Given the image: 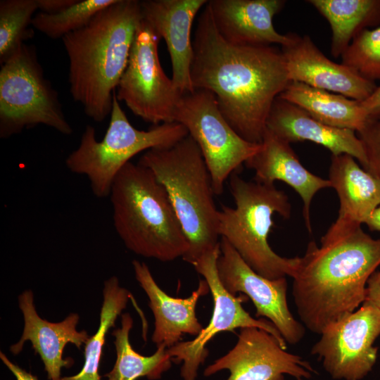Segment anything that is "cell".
<instances>
[{"label": "cell", "mask_w": 380, "mask_h": 380, "mask_svg": "<svg viewBox=\"0 0 380 380\" xmlns=\"http://www.w3.org/2000/svg\"><path fill=\"white\" fill-rule=\"evenodd\" d=\"M365 224L372 231L380 232V205L373 211Z\"/></svg>", "instance_id": "e575fe53"}, {"label": "cell", "mask_w": 380, "mask_h": 380, "mask_svg": "<svg viewBox=\"0 0 380 380\" xmlns=\"http://www.w3.org/2000/svg\"><path fill=\"white\" fill-rule=\"evenodd\" d=\"M361 107L369 121L380 120V87L365 100L360 101Z\"/></svg>", "instance_id": "4dcf8cb0"}, {"label": "cell", "mask_w": 380, "mask_h": 380, "mask_svg": "<svg viewBox=\"0 0 380 380\" xmlns=\"http://www.w3.org/2000/svg\"><path fill=\"white\" fill-rule=\"evenodd\" d=\"M132 298V293L120 285L117 277L113 276L104 281L99 326L84 344L83 367L77 374L62 377L61 380H101L99 366L107 334L115 327V321Z\"/></svg>", "instance_id": "484cf974"}, {"label": "cell", "mask_w": 380, "mask_h": 380, "mask_svg": "<svg viewBox=\"0 0 380 380\" xmlns=\"http://www.w3.org/2000/svg\"><path fill=\"white\" fill-rule=\"evenodd\" d=\"M283 0H210L208 5L220 34L235 45L284 46L290 41L272 20L284 6Z\"/></svg>", "instance_id": "d6986e66"}, {"label": "cell", "mask_w": 380, "mask_h": 380, "mask_svg": "<svg viewBox=\"0 0 380 380\" xmlns=\"http://www.w3.org/2000/svg\"><path fill=\"white\" fill-rule=\"evenodd\" d=\"M329 180L339 198L336 221L321 239V243L341 239L365 224L380 205V179L360 167L348 154L331 156Z\"/></svg>", "instance_id": "2e32d148"}, {"label": "cell", "mask_w": 380, "mask_h": 380, "mask_svg": "<svg viewBox=\"0 0 380 380\" xmlns=\"http://www.w3.org/2000/svg\"><path fill=\"white\" fill-rule=\"evenodd\" d=\"M380 265V239L361 227L338 240L309 243L293 277L292 294L300 322L320 334L360 308L367 281Z\"/></svg>", "instance_id": "7a4b0ae2"}, {"label": "cell", "mask_w": 380, "mask_h": 380, "mask_svg": "<svg viewBox=\"0 0 380 380\" xmlns=\"http://www.w3.org/2000/svg\"><path fill=\"white\" fill-rule=\"evenodd\" d=\"M18 300L24 327L20 340L10 346V351L14 355H18L25 343L30 341L44 363L48 379L61 380V369L70 367L74 362L71 358L63 357L65 346L72 343L80 350L90 337L85 330L77 329L79 315L70 313L61 322H51L37 313L32 290L22 292Z\"/></svg>", "instance_id": "ac0fdd59"}, {"label": "cell", "mask_w": 380, "mask_h": 380, "mask_svg": "<svg viewBox=\"0 0 380 380\" xmlns=\"http://www.w3.org/2000/svg\"><path fill=\"white\" fill-rule=\"evenodd\" d=\"M109 197L115 230L127 249L162 262L187 253L189 244L168 194L148 168L127 163Z\"/></svg>", "instance_id": "277c9868"}, {"label": "cell", "mask_w": 380, "mask_h": 380, "mask_svg": "<svg viewBox=\"0 0 380 380\" xmlns=\"http://www.w3.org/2000/svg\"><path fill=\"white\" fill-rule=\"evenodd\" d=\"M220 255V245L191 264L208 283L214 308L208 324L194 339L180 341L167 349L172 362L182 363L180 369L182 380H196L198 368L208 355L207 344L220 332L233 331L238 328L256 327L270 333L284 349L287 348L286 342L271 322L253 317L242 306L246 300L245 297L236 296L223 286L217 271V260Z\"/></svg>", "instance_id": "8fae6325"}, {"label": "cell", "mask_w": 380, "mask_h": 380, "mask_svg": "<svg viewBox=\"0 0 380 380\" xmlns=\"http://www.w3.org/2000/svg\"><path fill=\"white\" fill-rule=\"evenodd\" d=\"M207 0L140 1L143 18L166 43L172 65V80L183 95L194 89L191 79L194 58L191 28Z\"/></svg>", "instance_id": "e0dca14e"}, {"label": "cell", "mask_w": 380, "mask_h": 380, "mask_svg": "<svg viewBox=\"0 0 380 380\" xmlns=\"http://www.w3.org/2000/svg\"><path fill=\"white\" fill-rule=\"evenodd\" d=\"M118 0H78L67 9L56 14H36L32 25L51 39L63 38L86 25L101 11Z\"/></svg>", "instance_id": "83f0119b"}, {"label": "cell", "mask_w": 380, "mask_h": 380, "mask_svg": "<svg viewBox=\"0 0 380 380\" xmlns=\"http://www.w3.org/2000/svg\"><path fill=\"white\" fill-rule=\"evenodd\" d=\"M357 133L367 157L366 170L380 179V120L369 121Z\"/></svg>", "instance_id": "f546056e"}, {"label": "cell", "mask_w": 380, "mask_h": 380, "mask_svg": "<svg viewBox=\"0 0 380 380\" xmlns=\"http://www.w3.org/2000/svg\"><path fill=\"white\" fill-rule=\"evenodd\" d=\"M193 48L194 89L213 93L234 131L261 144L273 103L291 82L281 50L229 43L218 32L208 3L198 18Z\"/></svg>", "instance_id": "6da1fadb"}, {"label": "cell", "mask_w": 380, "mask_h": 380, "mask_svg": "<svg viewBox=\"0 0 380 380\" xmlns=\"http://www.w3.org/2000/svg\"><path fill=\"white\" fill-rule=\"evenodd\" d=\"M38 125L65 135L72 133L35 49L24 44L0 70V137L9 138Z\"/></svg>", "instance_id": "ba28073f"}, {"label": "cell", "mask_w": 380, "mask_h": 380, "mask_svg": "<svg viewBox=\"0 0 380 380\" xmlns=\"http://www.w3.org/2000/svg\"><path fill=\"white\" fill-rule=\"evenodd\" d=\"M0 358L3 363L15 376L16 380H39L37 376L27 372L11 361L2 351L0 352Z\"/></svg>", "instance_id": "836d02e7"}, {"label": "cell", "mask_w": 380, "mask_h": 380, "mask_svg": "<svg viewBox=\"0 0 380 380\" xmlns=\"http://www.w3.org/2000/svg\"><path fill=\"white\" fill-rule=\"evenodd\" d=\"M255 171V180L274 184L279 180L291 186L303 201L305 224L312 232L310 208L314 196L324 188L331 187L329 179L308 171L300 162L290 144L266 128L260 149L246 163Z\"/></svg>", "instance_id": "7402d4cb"}, {"label": "cell", "mask_w": 380, "mask_h": 380, "mask_svg": "<svg viewBox=\"0 0 380 380\" xmlns=\"http://www.w3.org/2000/svg\"><path fill=\"white\" fill-rule=\"evenodd\" d=\"M229 186L235 207L222 205L218 211L220 238L226 239L258 274L269 279L293 278L300 257H281L268 243L274 225L272 215L278 213L286 219L291 216L287 195L274 184L246 181L234 173Z\"/></svg>", "instance_id": "8992f818"}, {"label": "cell", "mask_w": 380, "mask_h": 380, "mask_svg": "<svg viewBox=\"0 0 380 380\" xmlns=\"http://www.w3.org/2000/svg\"><path fill=\"white\" fill-rule=\"evenodd\" d=\"M142 18L140 1L118 0L62 38L72 97L96 122L110 115L113 95Z\"/></svg>", "instance_id": "3957f363"}, {"label": "cell", "mask_w": 380, "mask_h": 380, "mask_svg": "<svg viewBox=\"0 0 380 380\" xmlns=\"http://www.w3.org/2000/svg\"><path fill=\"white\" fill-rule=\"evenodd\" d=\"M266 128L289 144L310 141L323 146L332 156L350 155L367 170L365 150L355 131L324 124L298 106L279 96L273 103Z\"/></svg>", "instance_id": "44dd1931"}, {"label": "cell", "mask_w": 380, "mask_h": 380, "mask_svg": "<svg viewBox=\"0 0 380 380\" xmlns=\"http://www.w3.org/2000/svg\"><path fill=\"white\" fill-rule=\"evenodd\" d=\"M138 163L153 172L168 194L189 244L182 259L191 264L220 245L211 176L192 137L169 148L150 149Z\"/></svg>", "instance_id": "5b68a950"}, {"label": "cell", "mask_w": 380, "mask_h": 380, "mask_svg": "<svg viewBox=\"0 0 380 380\" xmlns=\"http://www.w3.org/2000/svg\"><path fill=\"white\" fill-rule=\"evenodd\" d=\"M160 36L143 18L115 96L137 116L156 125L175 122L182 94L165 73L158 57Z\"/></svg>", "instance_id": "30bf717a"}, {"label": "cell", "mask_w": 380, "mask_h": 380, "mask_svg": "<svg viewBox=\"0 0 380 380\" xmlns=\"http://www.w3.org/2000/svg\"><path fill=\"white\" fill-rule=\"evenodd\" d=\"M311 353L336 380H361L374 367L380 335V309L365 301L351 314L331 324L319 334Z\"/></svg>", "instance_id": "7c38bea8"}, {"label": "cell", "mask_w": 380, "mask_h": 380, "mask_svg": "<svg viewBox=\"0 0 380 380\" xmlns=\"http://www.w3.org/2000/svg\"><path fill=\"white\" fill-rule=\"evenodd\" d=\"M78 0H37L38 9L48 14L58 13L77 3Z\"/></svg>", "instance_id": "d6a6232c"}, {"label": "cell", "mask_w": 380, "mask_h": 380, "mask_svg": "<svg viewBox=\"0 0 380 380\" xmlns=\"http://www.w3.org/2000/svg\"><path fill=\"white\" fill-rule=\"evenodd\" d=\"M217 271L225 289L233 295L240 292L249 298L255 308V316L271 322L286 343L295 345L303 338L305 327L293 317L288 305L286 277L269 279L258 274L222 237Z\"/></svg>", "instance_id": "5bb4252c"}, {"label": "cell", "mask_w": 380, "mask_h": 380, "mask_svg": "<svg viewBox=\"0 0 380 380\" xmlns=\"http://www.w3.org/2000/svg\"><path fill=\"white\" fill-rule=\"evenodd\" d=\"M188 135L186 127L177 122L137 129L129 122L115 92L103 138L97 141L95 129L87 125L78 146L66 158L65 165L71 172L87 177L95 196L105 198L109 196L119 172L132 157L144 151L171 147Z\"/></svg>", "instance_id": "52a82bcc"}, {"label": "cell", "mask_w": 380, "mask_h": 380, "mask_svg": "<svg viewBox=\"0 0 380 380\" xmlns=\"http://www.w3.org/2000/svg\"><path fill=\"white\" fill-rule=\"evenodd\" d=\"M175 122L184 125L198 144L210 172L215 195L227 178L260 148L243 139L222 115L215 95L205 89L183 94Z\"/></svg>", "instance_id": "9c48e42d"}, {"label": "cell", "mask_w": 380, "mask_h": 380, "mask_svg": "<svg viewBox=\"0 0 380 380\" xmlns=\"http://www.w3.org/2000/svg\"><path fill=\"white\" fill-rule=\"evenodd\" d=\"M132 267L154 317L153 343L170 348L180 342L184 334L196 336L203 327L196 317V309L199 298L210 291L206 281L199 280L197 289L189 297L175 298L160 289L145 262L134 260Z\"/></svg>", "instance_id": "ffe728a7"}, {"label": "cell", "mask_w": 380, "mask_h": 380, "mask_svg": "<svg viewBox=\"0 0 380 380\" xmlns=\"http://www.w3.org/2000/svg\"><path fill=\"white\" fill-rule=\"evenodd\" d=\"M342 64L362 77L380 80V26L362 30L341 55Z\"/></svg>", "instance_id": "f1b7e54d"}, {"label": "cell", "mask_w": 380, "mask_h": 380, "mask_svg": "<svg viewBox=\"0 0 380 380\" xmlns=\"http://www.w3.org/2000/svg\"><path fill=\"white\" fill-rule=\"evenodd\" d=\"M38 9L37 0L0 1V63L11 58L33 36V14Z\"/></svg>", "instance_id": "4316f807"}, {"label": "cell", "mask_w": 380, "mask_h": 380, "mask_svg": "<svg viewBox=\"0 0 380 380\" xmlns=\"http://www.w3.org/2000/svg\"><path fill=\"white\" fill-rule=\"evenodd\" d=\"M279 97L296 104L316 120L334 127L361 131L369 122L360 101L291 81Z\"/></svg>", "instance_id": "603a6c76"}, {"label": "cell", "mask_w": 380, "mask_h": 380, "mask_svg": "<svg viewBox=\"0 0 380 380\" xmlns=\"http://www.w3.org/2000/svg\"><path fill=\"white\" fill-rule=\"evenodd\" d=\"M329 22L331 29V53L341 56L362 27L380 11V1L310 0Z\"/></svg>", "instance_id": "d4e9b609"}, {"label": "cell", "mask_w": 380, "mask_h": 380, "mask_svg": "<svg viewBox=\"0 0 380 380\" xmlns=\"http://www.w3.org/2000/svg\"><path fill=\"white\" fill-rule=\"evenodd\" d=\"M290 41L281 46L290 81L362 101L376 88L345 65L329 59L309 36L289 33Z\"/></svg>", "instance_id": "9a60e30c"}, {"label": "cell", "mask_w": 380, "mask_h": 380, "mask_svg": "<svg viewBox=\"0 0 380 380\" xmlns=\"http://www.w3.org/2000/svg\"><path fill=\"white\" fill-rule=\"evenodd\" d=\"M222 370L229 372L227 380H285V374L307 380L317 373L310 362L287 352L274 336L256 327L241 329L235 346L208 365L203 375Z\"/></svg>", "instance_id": "4fadbf2b"}, {"label": "cell", "mask_w": 380, "mask_h": 380, "mask_svg": "<svg viewBox=\"0 0 380 380\" xmlns=\"http://www.w3.org/2000/svg\"><path fill=\"white\" fill-rule=\"evenodd\" d=\"M365 301L372 303L380 309L379 271H375L367 281Z\"/></svg>", "instance_id": "1f68e13d"}, {"label": "cell", "mask_w": 380, "mask_h": 380, "mask_svg": "<svg viewBox=\"0 0 380 380\" xmlns=\"http://www.w3.org/2000/svg\"><path fill=\"white\" fill-rule=\"evenodd\" d=\"M133 323L129 313H122L121 327L112 332L117 357L113 368L105 375L108 380H137L141 377L157 380L172 367V357L164 344L158 346L150 356H144L133 348L129 341Z\"/></svg>", "instance_id": "cb8c5ba5"}]
</instances>
